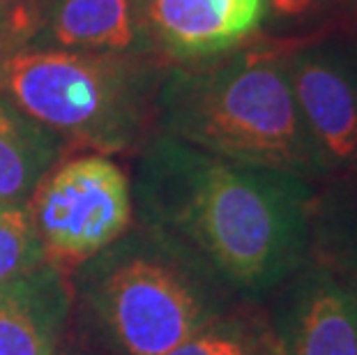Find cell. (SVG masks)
I'll use <instances>...</instances> for the list:
<instances>
[{
    "label": "cell",
    "instance_id": "cell-1",
    "mask_svg": "<svg viewBox=\"0 0 357 355\" xmlns=\"http://www.w3.org/2000/svg\"><path fill=\"white\" fill-rule=\"evenodd\" d=\"M129 180L134 222L189 249L238 300L265 305L309 261L316 196L298 176L155 132Z\"/></svg>",
    "mask_w": 357,
    "mask_h": 355
},
{
    "label": "cell",
    "instance_id": "cell-2",
    "mask_svg": "<svg viewBox=\"0 0 357 355\" xmlns=\"http://www.w3.org/2000/svg\"><path fill=\"white\" fill-rule=\"evenodd\" d=\"M67 277L70 335L97 355H169L238 300L189 249L136 222Z\"/></svg>",
    "mask_w": 357,
    "mask_h": 355
},
{
    "label": "cell",
    "instance_id": "cell-3",
    "mask_svg": "<svg viewBox=\"0 0 357 355\" xmlns=\"http://www.w3.org/2000/svg\"><path fill=\"white\" fill-rule=\"evenodd\" d=\"M155 132L307 183L328 176L286 65L275 54H233L166 74L155 93Z\"/></svg>",
    "mask_w": 357,
    "mask_h": 355
},
{
    "label": "cell",
    "instance_id": "cell-4",
    "mask_svg": "<svg viewBox=\"0 0 357 355\" xmlns=\"http://www.w3.org/2000/svg\"><path fill=\"white\" fill-rule=\"evenodd\" d=\"M155 93L150 65L116 51L0 54V95L56 132L67 148L102 155L139 150L155 130Z\"/></svg>",
    "mask_w": 357,
    "mask_h": 355
},
{
    "label": "cell",
    "instance_id": "cell-5",
    "mask_svg": "<svg viewBox=\"0 0 357 355\" xmlns=\"http://www.w3.org/2000/svg\"><path fill=\"white\" fill-rule=\"evenodd\" d=\"M28 210L49 263L70 275L132 229V180L109 155H77L40 180Z\"/></svg>",
    "mask_w": 357,
    "mask_h": 355
},
{
    "label": "cell",
    "instance_id": "cell-6",
    "mask_svg": "<svg viewBox=\"0 0 357 355\" xmlns=\"http://www.w3.org/2000/svg\"><path fill=\"white\" fill-rule=\"evenodd\" d=\"M281 355H357V282L309 256L268 302Z\"/></svg>",
    "mask_w": 357,
    "mask_h": 355
},
{
    "label": "cell",
    "instance_id": "cell-7",
    "mask_svg": "<svg viewBox=\"0 0 357 355\" xmlns=\"http://www.w3.org/2000/svg\"><path fill=\"white\" fill-rule=\"evenodd\" d=\"M295 100L328 169H357V60L334 49L298 51L286 65Z\"/></svg>",
    "mask_w": 357,
    "mask_h": 355
},
{
    "label": "cell",
    "instance_id": "cell-8",
    "mask_svg": "<svg viewBox=\"0 0 357 355\" xmlns=\"http://www.w3.org/2000/svg\"><path fill=\"white\" fill-rule=\"evenodd\" d=\"M70 323V277L53 263L0 284V355H56Z\"/></svg>",
    "mask_w": 357,
    "mask_h": 355
},
{
    "label": "cell",
    "instance_id": "cell-9",
    "mask_svg": "<svg viewBox=\"0 0 357 355\" xmlns=\"http://www.w3.org/2000/svg\"><path fill=\"white\" fill-rule=\"evenodd\" d=\"M146 17L166 54L210 58L254 33L263 19V0H148Z\"/></svg>",
    "mask_w": 357,
    "mask_h": 355
},
{
    "label": "cell",
    "instance_id": "cell-10",
    "mask_svg": "<svg viewBox=\"0 0 357 355\" xmlns=\"http://www.w3.org/2000/svg\"><path fill=\"white\" fill-rule=\"evenodd\" d=\"M67 143L0 95V206H28Z\"/></svg>",
    "mask_w": 357,
    "mask_h": 355
},
{
    "label": "cell",
    "instance_id": "cell-11",
    "mask_svg": "<svg viewBox=\"0 0 357 355\" xmlns=\"http://www.w3.org/2000/svg\"><path fill=\"white\" fill-rule=\"evenodd\" d=\"M51 33L70 49L125 51L136 42L132 0H60L51 10Z\"/></svg>",
    "mask_w": 357,
    "mask_h": 355
},
{
    "label": "cell",
    "instance_id": "cell-12",
    "mask_svg": "<svg viewBox=\"0 0 357 355\" xmlns=\"http://www.w3.org/2000/svg\"><path fill=\"white\" fill-rule=\"evenodd\" d=\"M169 355H281L263 302L235 300Z\"/></svg>",
    "mask_w": 357,
    "mask_h": 355
},
{
    "label": "cell",
    "instance_id": "cell-13",
    "mask_svg": "<svg viewBox=\"0 0 357 355\" xmlns=\"http://www.w3.org/2000/svg\"><path fill=\"white\" fill-rule=\"evenodd\" d=\"M49 263L28 206H0V284Z\"/></svg>",
    "mask_w": 357,
    "mask_h": 355
},
{
    "label": "cell",
    "instance_id": "cell-14",
    "mask_svg": "<svg viewBox=\"0 0 357 355\" xmlns=\"http://www.w3.org/2000/svg\"><path fill=\"white\" fill-rule=\"evenodd\" d=\"M311 256L357 282V231H321L314 229Z\"/></svg>",
    "mask_w": 357,
    "mask_h": 355
},
{
    "label": "cell",
    "instance_id": "cell-15",
    "mask_svg": "<svg viewBox=\"0 0 357 355\" xmlns=\"http://www.w3.org/2000/svg\"><path fill=\"white\" fill-rule=\"evenodd\" d=\"M35 10L26 7L24 0H0V42L5 49H14L12 40L26 35L35 24Z\"/></svg>",
    "mask_w": 357,
    "mask_h": 355
},
{
    "label": "cell",
    "instance_id": "cell-16",
    "mask_svg": "<svg viewBox=\"0 0 357 355\" xmlns=\"http://www.w3.org/2000/svg\"><path fill=\"white\" fill-rule=\"evenodd\" d=\"M277 17L284 19H316L328 10H334L339 0H265Z\"/></svg>",
    "mask_w": 357,
    "mask_h": 355
},
{
    "label": "cell",
    "instance_id": "cell-17",
    "mask_svg": "<svg viewBox=\"0 0 357 355\" xmlns=\"http://www.w3.org/2000/svg\"><path fill=\"white\" fill-rule=\"evenodd\" d=\"M56 355H97V353H95V351H90V349H86L83 344H79L72 335H67L65 344L60 346V351H58Z\"/></svg>",
    "mask_w": 357,
    "mask_h": 355
},
{
    "label": "cell",
    "instance_id": "cell-18",
    "mask_svg": "<svg viewBox=\"0 0 357 355\" xmlns=\"http://www.w3.org/2000/svg\"><path fill=\"white\" fill-rule=\"evenodd\" d=\"M3 51H5V47H3V42H0V54H3Z\"/></svg>",
    "mask_w": 357,
    "mask_h": 355
}]
</instances>
